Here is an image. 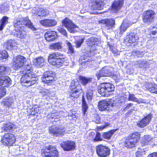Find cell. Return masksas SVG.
<instances>
[{
    "label": "cell",
    "mask_w": 157,
    "mask_h": 157,
    "mask_svg": "<svg viewBox=\"0 0 157 157\" xmlns=\"http://www.w3.org/2000/svg\"><path fill=\"white\" fill-rule=\"evenodd\" d=\"M65 57L63 55L58 53H53L48 57V62L52 65L56 67H60L64 65Z\"/></svg>",
    "instance_id": "obj_1"
},
{
    "label": "cell",
    "mask_w": 157,
    "mask_h": 157,
    "mask_svg": "<svg viewBox=\"0 0 157 157\" xmlns=\"http://www.w3.org/2000/svg\"><path fill=\"white\" fill-rule=\"evenodd\" d=\"M98 91L101 96L108 97L112 94L114 91V86L110 83H102L99 85Z\"/></svg>",
    "instance_id": "obj_2"
},
{
    "label": "cell",
    "mask_w": 157,
    "mask_h": 157,
    "mask_svg": "<svg viewBox=\"0 0 157 157\" xmlns=\"http://www.w3.org/2000/svg\"><path fill=\"white\" fill-rule=\"evenodd\" d=\"M37 81V76L31 72L24 74L21 79L22 85L26 87L33 86L36 83Z\"/></svg>",
    "instance_id": "obj_3"
},
{
    "label": "cell",
    "mask_w": 157,
    "mask_h": 157,
    "mask_svg": "<svg viewBox=\"0 0 157 157\" xmlns=\"http://www.w3.org/2000/svg\"><path fill=\"white\" fill-rule=\"evenodd\" d=\"M140 138V134L138 132H135L131 134L125 141V146L127 148H134Z\"/></svg>",
    "instance_id": "obj_4"
},
{
    "label": "cell",
    "mask_w": 157,
    "mask_h": 157,
    "mask_svg": "<svg viewBox=\"0 0 157 157\" xmlns=\"http://www.w3.org/2000/svg\"><path fill=\"white\" fill-rule=\"evenodd\" d=\"M70 95L74 98H77L82 93L81 86L76 80L71 82L70 87Z\"/></svg>",
    "instance_id": "obj_5"
},
{
    "label": "cell",
    "mask_w": 157,
    "mask_h": 157,
    "mask_svg": "<svg viewBox=\"0 0 157 157\" xmlns=\"http://www.w3.org/2000/svg\"><path fill=\"white\" fill-rule=\"evenodd\" d=\"M139 38L137 35L134 33H130L126 35L124 40V42L129 47H134L138 43Z\"/></svg>",
    "instance_id": "obj_6"
},
{
    "label": "cell",
    "mask_w": 157,
    "mask_h": 157,
    "mask_svg": "<svg viewBox=\"0 0 157 157\" xmlns=\"http://www.w3.org/2000/svg\"><path fill=\"white\" fill-rule=\"evenodd\" d=\"M59 152L56 147L48 146L43 148L42 151L43 157H59Z\"/></svg>",
    "instance_id": "obj_7"
},
{
    "label": "cell",
    "mask_w": 157,
    "mask_h": 157,
    "mask_svg": "<svg viewBox=\"0 0 157 157\" xmlns=\"http://www.w3.org/2000/svg\"><path fill=\"white\" fill-rule=\"evenodd\" d=\"M49 132L51 135L55 137H61L65 134V130L60 126H52L49 128Z\"/></svg>",
    "instance_id": "obj_8"
},
{
    "label": "cell",
    "mask_w": 157,
    "mask_h": 157,
    "mask_svg": "<svg viewBox=\"0 0 157 157\" xmlns=\"http://www.w3.org/2000/svg\"><path fill=\"white\" fill-rule=\"evenodd\" d=\"M26 62V59L22 56H18L14 58L13 62V67L15 70H18L23 66Z\"/></svg>",
    "instance_id": "obj_9"
},
{
    "label": "cell",
    "mask_w": 157,
    "mask_h": 157,
    "mask_svg": "<svg viewBox=\"0 0 157 157\" xmlns=\"http://www.w3.org/2000/svg\"><path fill=\"white\" fill-rule=\"evenodd\" d=\"M15 141V137L13 134H6L3 136L2 138V142L3 144L7 146H11L13 145Z\"/></svg>",
    "instance_id": "obj_10"
},
{
    "label": "cell",
    "mask_w": 157,
    "mask_h": 157,
    "mask_svg": "<svg viewBox=\"0 0 157 157\" xmlns=\"http://www.w3.org/2000/svg\"><path fill=\"white\" fill-rule=\"evenodd\" d=\"M97 152L99 157H106L110 154V150L107 146L101 145L97 146Z\"/></svg>",
    "instance_id": "obj_11"
},
{
    "label": "cell",
    "mask_w": 157,
    "mask_h": 157,
    "mask_svg": "<svg viewBox=\"0 0 157 157\" xmlns=\"http://www.w3.org/2000/svg\"><path fill=\"white\" fill-rule=\"evenodd\" d=\"M62 24L71 33L74 32L78 27L68 18H66L62 21Z\"/></svg>",
    "instance_id": "obj_12"
},
{
    "label": "cell",
    "mask_w": 157,
    "mask_h": 157,
    "mask_svg": "<svg viewBox=\"0 0 157 157\" xmlns=\"http://www.w3.org/2000/svg\"><path fill=\"white\" fill-rule=\"evenodd\" d=\"M90 4L91 8L94 10H101L104 7V3L102 0H91Z\"/></svg>",
    "instance_id": "obj_13"
},
{
    "label": "cell",
    "mask_w": 157,
    "mask_h": 157,
    "mask_svg": "<svg viewBox=\"0 0 157 157\" xmlns=\"http://www.w3.org/2000/svg\"><path fill=\"white\" fill-rule=\"evenodd\" d=\"M56 74L52 71H47L45 72L42 76V80L44 83L48 84L53 81Z\"/></svg>",
    "instance_id": "obj_14"
},
{
    "label": "cell",
    "mask_w": 157,
    "mask_h": 157,
    "mask_svg": "<svg viewBox=\"0 0 157 157\" xmlns=\"http://www.w3.org/2000/svg\"><path fill=\"white\" fill-rule=\"evenodd\" d=\"M112 101L111 100H105L101 101L98 103L99 109L101 111L107 110L112 107Z\"/></svg>",
    "instance_id": "obj_15"
},
{
    "label": "cell",
    "mask_w": 157,
    "mask_h": 157,
    "mask_svg": "<svg viewBox=\"0 0 157 157\" xmlns=\"http://www.w3.org/2000/svg\"><path fill=\"white\" fill-rule=\"evenodd\" d=\"M155 13L152 10H147L143 15V20L146 23L152 22L155 18Z\"/></svg>",
    "instance_id": "obj_16"
},
{
    "label": "cell",
    "mask_w": 157,
    "mask_h": 157,
    "mask_svg": "<svg viewBox=\"0 0 157 157\" xmlns=\"http://www.w3.org/2000/svg\"><path fill=\"white\" fill-rule=\"evenodd\" d=\"M61 146L64 150L66 151L73 150L75 148V143L74 142L70 140L62 142L61 144Z\"/></svg>",
    "instance_id": "obj_17"
},
{
    "label": "cell",
    "mask_w": 157,
    "mask_h": 157,
    "mask_svg": "<svg viewBox=\"0 0 157 157\" xmlns=\"http://www.w3.org/2000/svg\"><path fill=\"white\" fill-rule=\"evenodd\" d=\"M33 12L35 15L40 17H45L46 16L48 15L49 14V11L44 8H35Z\"/></svg>",
    "instance_id": "obj_18"
},
{
    "label": "cell",
    "mask_w": 157,
    "mask_h": 157,
    "mask_svg": "<svg viewBox=\"0 0 157 157\" xmlns=\"http://www.w3.org/2000/svg\"><path fill=\"white\" fill-rule=\"evenodd\" d=\"M12 84V80L9 77L6 76H0V86L9 87Z\"/></svg>",
    "instance_id": "obj_19"
},
{
    "label": "cell",
    "mask_w": 157,
    "mask_h": 157,
    "mask_svg": "<svg viewBox=\"0 0 157 157\" xmlns=\"http://www.w3.org/2000/svg\"><path fill=\"white\" fill-rule=\"evenodd\" d=\"M124 2V0H118L114 2L111 6V10L114 13H117L123 7Z\"/></svg>",
    "instance_id": "obj_20"
},
{
    "label": "cell",
    "mask_w": 157,
    "mask_h": 157,
    "mask_svg": "<svg viewBox=\"0 0 157 157\" xmlns=\"http://www.w3.org/2000/svg\"><path fill=\"white\" fill-rule=\"evenodd\" d=\"M152 119V114H148L146 117H145L142 120H140L137 124L138 127L140 128H143L146 127V125L149 124Z\"/></svg>",
    "instance_id": "obj_21"
},
{
    "label": "cell",
    "mask_w": 157,
    "mask_h": 157,
    "mask_svg": "<svg viewBox=\"0 0 157 157\" xmlns=\"http://www.w3.org/2000/svg\"><path fill=\"white\" fill-rule=\"evenodd\" d=\"M58 35L55 31H49L47 32L45 35V39L48 41H53L58 38Z\"/></svg>",
    "instance_id": "obj_22"
},
{
    "label": "cell",
    "mask_w": 157,
    "mask_h": 157,
    "mask_svg": "<svg viewBox=\"0 0 157 157\" xmlns=\"http://www.w3.org/2000/svg\"><path fill=\"white\" fill-rule=\"evenodd\" d=\"M4 47L8 50L12 51L17 48V43L15 41L10 40L5 43Z\"/></svg>",
    "instance_id": "obj_23"
},
{
    "label": "cell",
    "mask_w": 157,
    "mask_h": 157,
    "mask_svg": "<svg viewBox=\"0 0 157 157\" xmlns=\"http://www.w3.org/2000/svg\"><path fill=\"white\" fill-rule=\"evenodd\" d=\"M146 88L147 90L152 93H157V85L152 82H146L145 83Z\"/></svg>",
    "instance_id": "obj_24"
},
{
    "label": "cell",
    "mask_w": 157,
    "mask_h": 157,
    "mask_svg": "<svg viewBox=\"0 0 157 157\" xmlns=\"http://www.w3.org/2000/svg\"><path fill=\"white\" fill-rule=\"evenodd\" d=\"M40 23L42 26L45 27H53L57 24L56 21L53 20H45L41 21Z\"/></svg>",
    "instance_id": "obj_25"
},
{
    "label": "cell",
    "mask_w": 157,
    "mask_h": 157,
    "mask_svg": "<svg viewBox=\"0 0 157 157\" xmlns=\"http://www.w3.org/2000/svg\"><path fill=\"white\" fill-rule=\"evenodd\" d=\"M100 23L104 24L110 28H113L115 26V20L113 19H105L99 21Z\"/></svg>",
    "instance_id": "obj_26"
},
{
    "label": "cell",
    "mask_w": 157,
    "mask_h": 157,
    "mask_svg": "<svg viewBox=\"0 0 157 157\" xmlns=\"http://www.w3.org/2000/svg\"><path fill=\"white\" fill-rule=\"evenodd\" d=\"M100 43V40L98 38L96 37H91L87 41V44L90 47L97 46Z\"/></svg>",
    "instance_id": "obj_27"
},
{
    "label": "cell",
    "mask_w": 157,
    "mask_h": 157,
    "mask_svg": "<svg viewBox=\"0 0 157 157\" xmlns=\"http://www.w3.org/2000/svg\"><path fill=\"white\" fill-rule=\"evenodd\" d=\"M33 63L34 65L36 67L41 68L44 65L45 60L42 57H38L35 59Z\"/></svg>",
    "instance_id": "obj_28"
},
{
    "label": "cell",
    "mask_w": 157,
    "mask_h": 157,
    "mask_svg": "<svg viewBox=\"0 0 157 157\" xmlns=\"http://www.w3.org/2000/svg\"><path fill=\"white\" fill-rule=\"evenodd\" d=\"M149 35L150 37L152 39L157 38V25L152 27L149 30Z\"/></svg>",
    "instance_id": "obj_29"
},
{
    "label": "cell",
    "mask_w": 157,
    "mask_h": 157,
    "mask_svg": "<svg viewBox=\"0 0 157 157\" xmlns=\"http://www.w3.org/2000/svg\"><path fill=\"white\" fill-rule=\"evenodd\" d=\"M15 125L13 123H8L5 124L3 126V129L6 131H12L15 129Z\"/></svg>",
    "instance_id": "obj_30"
},
{
    "label": "cell",
    "mask_w": 157,
    "mask_h": 157,
    "mask_svg": "<svg viewBox=\"0 0 157 157\" xmlns=\"http://www.w3.org/2000/svg\"><path fill=\"white\" fill-rule=\"evenodd\" d=\"M23 23H24V25H25V26H26L27 27L29 28L30 29H32V30H36V29H35V28L34 26L32 23H31V22L30 21V20H29L28 18H23Z\"/></svg>",
    "instance_id": "obj_31"
},
{
    "label": "cell",
    "mask_w": 157,
    "mask_h": 157,
    "mask_svg": "<svg viewBox=\"0 0 157 157\" xmlns=\"http://www.w3.org/2000/svg\"><path fill=\"white\" fill-rule=\"evenodd\" d=\"M152 140V137L150 136H145L143 137L142 139L141 140L140 143L143 146H145L148 144L150 142L151 140Z\"/></svg>",
    "instance_id": "obj_32"
},
{
    "label": "cell",
    "mask_w": 157,
    "mask_h": 157,
    "mask_svg": "<svg viewBox=\"0 0 157 157\" xmlns=\"http://www.w3.org/2000/svg\"><path fill=\"white\" fill-rule=\"evenodd\" d=\"M118 129L116 130H112V131H109L103 134V137L104 138L106 139H110L112 135L114 134V133L116 131H117Z\"/></svg>",
    "instance_id": "obj_33"
},
{
    "label": "cell",
    "mask_w": 157,
    "mask_h": 157,
    "mask_svg": "<svg viewBox=\"0 0 157 157\" xmlns=\"http://www.w3.org/2000/svg\"><path fill=\"white\" fill-rule=\"evenodd\" d=\"M13 99L11 98H6L4 99L2 101V104H4V105L8 107L11 106L13 104Z\"/></svg>",
    "instance_id": "obj_34"
},
{
    "label": "cell",
    "mask_w": 157,
    "mask_h": 157,
    "mask_svg": "<svg viewBox=\"0 0 157 157\" xmlns=\"http://www.w3.org/2000/svg\"><path fill=\"white\" fill-rule=\"evenodd\" d=\"M8 20V18L7 17H4L0 21V30H2L6 26Z\"/></svg>",
    "instance_id": "obj_35"
},
{
    "label": "cell",
    "mask_w": 157,
    "mask_h": 157,
    "mask_svg": "<svg viewBox=\"0 0 157 157\" xmlns=\"http://www.w3.org/2000/svg\"><path fill=\"white\" fill-rule=\"evenodd\" d=\"M9 5L7 3H4L1 6V11L2 14L7 13L9 10Z\"/></svg>",
    "instance_id": "obj_36"
},
{
    "label": "cell",
    "mask_w": 157,
    "mask_h": 157,
    "mask_svg": "<svg viewBox=\"0 0 157 157\" xmlns=\"http://www.w3.org/2000/svg\"><path fill=\"white\" fill-rule=\"evenodd\" d=\"M79 80L81 83L85 86L87 85L90 81H91V79H88V78L82 76H79Z\"/></svg>",
    "instance_id": "obj_37"
},
{
    "label": "cell",
    "mask_w": 157,
    "mask_h": 157,
    "mask_svg": "<svg viewBox=\"0 0 157 157\" xmlns=\"http://www.w3.org/2000/svg\"><path fill=\"white\" fill-rule=\"evenodd\" d=\"M62 48V46L61 43L60 42L55 43V44L51 45L50 47V49H53V50H59Z\"/></svg>",
    "instance_id": "obj_38"
},
{
    "label": "cell",
    "mask_w": 157,
    "mask_h": 157,
    "mask_svg": "<svg viewBox=\"0 0 157 157\" xmlns=\"http://www.w3.org/2000/svg\"><path fill=\"white\" fill-rule=\"evenodd\" d=\"M8 57V54L6 51L0 52V60L6 59Z\"/></svg>",
    "instance_id": "obj_39"
},
{
    "label": "cell",
    "mask_w": 157,
    "mask_h": 157,
    "mask_svg": "<svg viewBox=\"0 0 157 157\" xmlns=\"http://www.w3.org/2000/svg\"><path fill=\"white\" fill-rule=\"evenodd\" d=\"M31 69H32V68H31V66L29 65H28L24 67L23 70L21 71H22L23 73L25 74H26L30 73Z\"/></svg>",
    "instance_id": "obj_40"
},
{
    "label": "cell",
    "mask_w": 157,
    "mask_h": 157,
    "mask_svg": "<svg viewBox=\"0 0 157 157\" xmlns=\"http://www.w3.org/2000/svg\"><path fill=\"white\" fill-rule=\"evenodd\" d=\"M87 108H88V107H87L86 103V101H85L84 97L83 96V98H82V109H83L84 114L86 113V112L87 111Z\"/></svg>",
    "instance_id": "obj_41"
},
{
    "label": "cell",
    "mask_w": 157,
    "mask_h": 157,
    "mask_svg": "<svg viewBox=\"0 0 157 157\" xmlns=\"http://www.w3.org/2000/svg\"><path fill=\"white\" fill-rule=\"evenodd\" d=\"M8 72V68L4 66H0V74H7Z\"/></svg>",
    "instance_id": "obj_42"
},
{
    "label": "cell",
    "mask_w": 157,
    "mask_h": 157,
    "mask_svg": "<svg viewBox=\"0 0 157 157\" xmlns=\"http://www.w3.org/2000/svg\"><path fill=\"white\" fill-rule=\"evenodd\" d=\"M129 26V23H126L125 22H124V23L122 24V26L120 28V31H121V33H123L125 30H126V29Z\"/></svg>",
    "instance_id": "obj_43"
},
{
    "label": "cell",
    "mask_w": 157,
    "mask_h": 157,
    "mask_svg": "<svg viewBox=\"0 0 157 157\" xmlns=\"http://www.w3.org/2000/svg\"><path fill=\"white\" fill-rule=\"evenodd\" d=\"M6 94V90L5 88H0V99L4 97Z\"/></svg>",
    "instance_id": "obj_44"
},
{
    "label": "cell",
    "mask_w": 157,
    "mask_h": 157,
    "mask_svg": "<svg viewBox=\"0 0 157 157\" xmlns=\"http://www.w3.org/2000/svg\"><path fill=\"white\" fill-rule=\"evenodd\" d=\"M59 32L62 34L63 35H65V36H67V32L66 31V30L64 29L63 28H59V29H58Z\"/></svg>",
    "instance_id": "obj_45"
},
{
    "label": "cell",
    "mask_w": 157,
    "mask_h": 157,
    "mask_svg": "<svg viewBox=\"0 0 157 157\" xmlns=\"http://www.w3.org/2000/svg\"><path fill=\"white\" fill-rule=\"evenodd\" d=\"M93 93V91H92V90H89L87 92V97L89 100H92V98Z\"/></svg>",
    "instance_id": "obj_46"
},
{
    "label": "cell",
    "mask_w": 157,
    "mask_h": 157,
    "mask_svg": "<svg viewBox=\"0 0 157 157\" xmlns=\"http://www.w3.org/2000/svg\"><path fill=\"white\" fill-rule=\"evenodd\" d=\"M129 100H130L132 101H137V103H140V101L139 100H138L137 98H136L135 97H134V95H131H131H130V98H129Z\"/></svg>",
    "instance_id": "obj_47"
},
{
    "label": "cell",
    "mask_w": 157,
    "mask_h": 157,
    "mask_svg": "<svg viewBox=\"0 0 157 157\" xmlns=\"http://www.w3.org/2000/svg\"><path fill=\"white\" fill-rule=\"evenodd\" d=\"M67 44L68 47L69 52H70L71 53H74V50L71 44H70V43H69V42H68V41L67 42Z\"/></svg>",
    "instance_id": "obj_48"
},
{
    "label": "cell",
    "mask_w": 157,
    "mask_h": 157,
    "mask_svg": "<svg viewBox=\"0 0 157 157\" xmlns=\"http://www.w3.org/2000/svg\"><path fill=\"white\" fill-rule=\"evenodd\" d=\"M84 38L83 39H80L79 40H78V41L76 42V47H79L81 46V44L83 43V41H84Z\"/></svg>",
    "instance_id": "obj_49"
},
{
    "label": "cell",
    "mask_w": 157,
    "mask_h": 157,
    "mask_svg": "<svg viewBox=\"0 0 157 157\" xmlns=\"http://www.w3.org/2000/svg\"><path fill=\"white\" fill-rule=\"evenodd\" d=\"M102 140V139H101V137L100 134L99 132H97L96 137L95 138V139H94V141L95 142H98V141H100V140Z\"/></svg>",
    "instance_id": "obj_50"
},
{
    "label": "cell",
    "mask_w": 157,
    "mask_h": 157,
    "mask_svg": "<svg viewBox=\"0 0 157 157\" xmlns=\"http://www.w3.org/2000/svg\"><path fill=\"white\" fill-rule=\"evenodd\" d=\"M143 150L139 149L137 152L136 155H137V157H141L143 156Z\"/></svg>",
    "instance_id": "obj_51"
},
{
    "label": "cell",
    "mask_w": 157,
    "mask_h": 157,
    "mask_svg": "<svg viewBox=\"0 0 157 157\" xmlns=\"http://www.w3.org/2000/svg\"><path fill=\"white\" fill-rule=\"evenodd\" d=\"M147 157H157V152L151 153Z\"/></svg>",
    "instance_id": "obj_52"
},
{
    "label": "cell",
    "mask_w": 157,
    "mask_h": 157,
    "mask_svg": "<svg viewBox=\"0 0 157 157\" xmlns=\"http://www.w3.org/2000/svg\"><path fill=\"white\" fill-rule=\"evenodd\" d=\"M133 53H134V54H135V55H136V54H138L139 56H143V54L142 53H140V52H133Z\"/></svg>",
    "instance_id": "obj_53"
}]
</instances>
